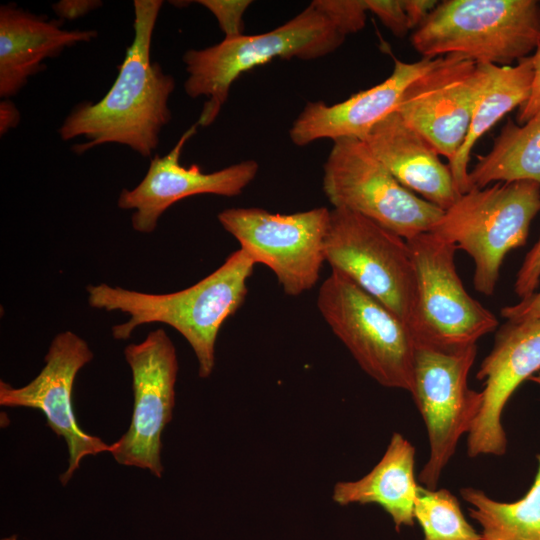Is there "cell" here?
Masks as SVG:
<instances>
[{
    "mask_svg": "<svg viewBox=\"0 0 540 540\" xmlns=\"http://www.w3.org/2000/svg\"><path fill=\"white\" fill-rule=\"evenodd\" d=\"M414 519L423 540H482L464 516L458 498L445 488L428 489L419 484Z\"/></svg>",
    "mask_w": 540,
    "mask_h": 540,
    "instance_id": "cb8c5ba5",
    "label": "cell"
},
{
    "mask_svg": "<svg viewBox=\"0 0 540 540\" xmlns=\"http://www.w3.org/2000/svg\"><path fill=\"white\" fill-rule=\"evenodd\" d=\"M507 321H524L540 319V291L534 292L527 298L520 299L516 304L505 306L500 311Z\"/></svg>",
    "mask_w": 540,
    "mask_h": 540,
    "instance_id": "f546056e",
    "label": "cell"
},
{
    "mask_svg": "<svg viewBox=\"0 0 540 540\" xmlns=\"http://www.w3.org/2000/svg\"><path fill=\"white\" fill-rule=\"evenodd\" d=\"M477 69L479 84L467 135L448 162L460 194L471 189L468 165L474 145L504 115L527 101L533 80L531 56L515 66L477 63Z\"/></svg>",
    "mask_w": 540,
    "mask_h": 540,
    "instance_id": "44dd1931",
    "label": "cell"
},
{
    "mask_svg": "<svg viewBox=\"0 0 540 540\" xmlns=\"http://www.w3.org/2000/svg\"><path fill=\"white\" fill-rule=\"evenodd\" d=\"M61 20H48L14 4L0 7V96L17 94L42 70V62L65 48L89 42L94 30H64Z\"/></svg>",
    "mask_w": 540,
    "mask_h": 540,
    "instance_id": "d6986e66",
    "label": "cell"
},
{
    "mask_svg": "<svg viewBox=\"0 0 540 540\" xmlns=\"http://www.w3.org/2000/svg\"><path fill=\"white\" fill-rule=\"evenodd\" d=\"M102 5L99 0H61L52 5L59 20H75Z\"/></svg>",
    "mask_w": 540,
    "mask_h": 540,
    "instance_id": "4dcf8cb0",
    "label": "cell"
},
{
    "mask_svg": "<svg viewBox=\"0 0 540 540\" xmlns=\"http://www.w3.org/2000/svg\"><path fill=\"white\" fill-rule=\"evenodd\" d=\"M324 255L331 270L348 277L411 331L416 272L406 239L364 216L333 208Z\"/></svg>",
    "mask_w": 540,
    "mask_h": 540,
    "instance_id": "52a82bcc",
    "label": "cell"
},
{
    "mask_svg": "<svg viewBox=\"0 0 540 540\" xmlns=\"http://www.w3.org/2000/svg\"><path fill=\"white\" fill-rule=\"evenodd\" d=\"M416 272L411 332L415 342L460 349L497 329L499 321L466 291L455 264L457 247L432 232L407 240Z\"/></svg>",
    "mask_w": 540,
    "mask_h": 540,
    "instance_id": "30bf717a",
    "label": "cell"
},
{
    "mask_svg": "<svg viewBox=\"0 0 540 540\" xmlns=\"http://www.w3.org/2000/svg\"><path fill=\"white\" fill-rule=\"evenodd\" d=\"M311 3L344 36L365 26L368 12L365 0H315Z\"/></svg>",
    "mask_w": 540,
    "mask_h": 540,
    "instance_id": "d4e9b609",
    "label": "cell"
},
{
    "mask_svg": "<svg viewBox=\"0 0 540 540\" xmlns=\"http://www.w3.org/2000/svg\"><path fill=\"white\" fill-rule=\"evenodd\" d=\"M540 211L534 181L496 182L461 194L430 232L464 250L474 261L476 291L494 293L506 255L523 246Z\"/></svg>",
    "mask_w": 540,
    "mask_h": 540,
    "instance_id": "5b68a950",
    "label": "cell"
},
{
    "mask_svg": "<svg viewBox=\"0 0 540 540\" xmlns=\"http://www.w3.org/2000/svg\"><path fill=\"white\" fill-rule=\"evenodd\" d=\"M255 265L239 248L215 271L183 290L151 294L105 283L90 284L86 287L88 303L94 309L128 314L126 322L112 327L116 340L129 339L145 324L162 323L174 328L191 346L199 377L207 378L215 367L218 333L244 303Z\"/></svg>",
    "mask_w": 540,
    "mask_h": 540,
    "instance_id": "7a4b0ae2",
    "label": "cell"
},
{
    "mask_svg": "<svg viewBox=\"0 0 540 540\" xmlns=\"http://www.w3.org/2000/svg\"><path fill=\"white\" fill-rule=\"evenodd\" d=\"M477 346L441 349L416 342L412 398L427 429L429 457L418 475L421 486L438 488L458 442L475 423L483 393L469 387Z\"/></svg>",
    "mask_w": 540,
    "mask_h": 540,
    "instance_id": "9c48e42d",
    "label": "cell"
},
{
    "mask_svg": "<svg viewBox=\"0 0 540 540\" xmlns=\"http://www.w3.org/2000/svg\"><path fill=\"white\" fill-rule=\"evenodd\" d=\"M403 4L408 17L410 29H416L437 6L438 1L403 0Z\"/></svg>",
    "mask_w": 540,
    "mask_h": 540,
    "instance_id": "1f68e13d",
    "label": "cell"
},
{
    "mask_svg": "<svg viewBox=\"0 0 540 540\" xmlns=\"http://www.w3.org/2000/svg\"><path fill=\"white\" fill-rule=\"evenodd\" d=\"M411 44L423 58L457 54L507 66L540 45V2L445 0L415 29Z\"/></svg>",
    "mask_w": 540,
    "mask_h": 540,
    "instance_id": "277c9868",
    "label": "cell"
},
{
    "mask_svg": "<svg viewBox=\"0 0 540 540\" xmlns=\"http://www.w3.org/2000/svg\"><path fill=\"white\" fill-rule=\"evenodd\" d=\"M93 359L87 342L72 331L58 333L44 357L45 365L28 384L15 388L0 381V405L40 410L46 424L68 449V467L59 480L65 486L87 456L110 452L112 444L83 431L76 420L72 404L75 378Z\"/></svg>",
    "mask_w": 540,
    "mask_h": 540,
    "instance_id": "4fadbf2b",
    "label": "cell"
},
{
    "mask_svg": "<svg viewBox=\"0 0 540 540\" xmlns=\"http://www.w3.org/2000/svg\"><path fill=\"white\" fill-rule=\"evenodd\" d=\"M368 11L376 15L396 37H404L410 29L403 0H365Z\"/></svg>",
    "mask_w": 540,
    "mask_h": 540,
    "instance_id": "4316f807",
    "label": "cell"
},
{
    "mask_svg": "<svg viewBox=\"0 0 540 540\" xmlns=\"http://www.w3.org/2000/svg\"><path fill=\"white\" fill-rule=\"evenodd\" d=\"M533 62V80L527 101L520 107L517 120L519 124L527 122L540 111V45L531 55Z\"/></svg>",
    "mask_w": 540,
    "mask_h": 540,
    "instance_id": "f1b7e54d",
    "label": "cell"
},
{
    "mask_svg": "<svg viewBox=\"0 0 540 540\" xmlns=\"http://www.w3.org/2000/svg\"><path fill=\"white\" fill-rule=\"evenodd\" d=\"M530 380L540 384V374ZM533 483L517 501L501 502L483 490L463 487L460 495L481 527L482 540H540V454Z\"/></svg>",
    "mask_w": 540,
    "mask_h": 540,
    "instance_id": "603a6c76",
    "label": "cell"
},
{
    "mask_svg": "<svg viewBox=\"0 0 540 540\" xmlns=\"http://www.w3.org/2000/svg\"><path fill=\"white\" fill-rule=\"evenodd\" d=\"M317 307L367 375L384 387L412 393L416 342L395 314L335 270L319 288Z\"/></svg>",
    "mask_w": 540,
    "mask_h": 540,
    "instance_id": "8992f818",
    "label": "cell"
},
{
    "mask_svg": "<svg viewBox=\"0 0 540 540\" xmlns=\"http://www.w3.org/2000/svg\"><path fill=\"white\" fill-rule=\"evenodd\" d=\"M216 18L225 38L243 35V15L252 3L249 0H198Z\"/></svg>",
    "mask_w": 540,
    "mask_h": 540,
    "instance_id": "484cf974",
    "label": "cell"
},
{
    "mask_svg": "<svg viewBox=\"0 0 540 540\" xmlns=\"http://www.w3.org/2000/svg\"><path fill=\"white\" fill-rule=\"evenodd\" d=\"M519 180L540 185V111L523 124L508 120L490 151L477 156L469 171L471 188Z\"/></svg>",
    "mask_w": 540,
    "mask_h": 540,
    "instance_id": "7402d4cb",
    "label": "cell"
},
{
    "mask_svg": "<svg viewBox=\"0 0 540 540\" xmlns=\"http://www.w3.org/2000/svg\"><path fill=\"white\" fill-rule=\"evenodd\" d=\"M334 25L310 3L275 29L256 35L224 38L204 49L183 55L184 82L191 98L205 96L198 126H209L226 102L233 82L244 72L274 59L314 60L337 50L344 42Z\"/></svg>",
    "mask_w": 540,
    "mask_h": 540,
    "instance_id": "3957f363",
    "label": "cell"
},
{
    "mask_svg": "<svg viewBox=\"0 0 540 540\" xmlns=\"http://www.w3.org/2000/svg\"><path fill=\"white\" fill-rule=\"evenodd\" d=\"M124 356L132 373L133 410L128 430L112 443L110 453L120 465L146 469L161 478V436L175 406L176 349L158 328L142 342L127 345Z\"/></svg>",
    "mask_w": 540,
    "mask_h": 540,
    "instance_id": "7c38bea8",
    "label": "cell"
},
{
    "mask_svg": "<svg viewBox=\"0 0 540 540\" xmlns=\"http://www.w3.org/2000/svg\"><path fill=\"white\" fill-rule=\"evenodd\" d=\"M437 59L422 57L413 63L395 59L390 76L369 89L333 105L323 101L307 102L289 130L291 141L305 146L324 138L364 140L378 122L396 110L408 85L430 69Z\"/></svg>",
    "mask_w": 540,
    "mask_h": 540,
    "instance_id": "e0dca14e",
    "label": "cell"
},
{
    "mask_svg": "<svg viewBox=\"0 0 540 540\" xmlns=\"http://www.w3.org/2000/svg\"><path fill=\"white\" fill-rule=\"evenodd\" d=\"M478 84L476 62L457 54L438 57L408 85L395 111L449 162L467 135Z\"/></svg>",
    "mask_w": 540,
    "mask_h": 540,
    "instance_id": "5bb4252c",
    "label": "cell"
},
{
    "mask_svg": "<svg viewBox=\"0 0 540 540\" xmlns=\"http://www.w3.org/2000/svg\"><path fill=\"white\" fill-rule=\"evenodd\" d=\"M539 369L540 319L507 321L496 331L493 347L476 373L484 381L483 404L467 434L470 458L506 453L503 411L515 390Z\"/></svg>",
    "mask_w": 540,
    "mask_h": 540,
    "instance_id": "9a60e30c",
    "label": "cell"
},
{
    "mask_svg": "<svg viewBox=\"0 0 540 540\" xmlns=\"http://www.w3.org/2000/svg\"><path fill=\"white\" fill-rule=\"evenodd\" d=\"M1 540H19V539L17 535H10V536L2 538Z\"/></svg>",
    "mask_w": 540,
    "mask_h": 540,
    "instance_id": "836d02e7",
    "label": "cell"
},
{
    "mask_svg": "<svg viewBox=\"0 0 540 540\" xmlns=\"http://www.w3.org/2000/svg\"><path fill=\"white\" fill-rule=\"evenodd\" d=\"M218 221L256 264L272 270L285 294L298 296L316 285L325 262L328 208L291 214L228 208L218 214Z\"/></svg>",
    "mask_w": 540,
    "mask_h": 540,
    "instance_id": "8fae6325",
    "label": "cell"
},
{
    "mask_svg": "<svg viewBox=\"0 0 540 540\" xmlns=\"http://www.w3.org/2000/svg\"><path fill=\"white\" fill-rule=\"evenodd\" d=\"M197 128V123H194L166 155H155L136 187L122 189L117 204L121 209L135 211L131 217L135 231L153 232L160 216L182 199L200 194L235 197L256 177L259 165L254 160H245L210 173L201 171L196 164L184 167L180 156Z\"/></svg>",
    "mask_w": 540,
    "mask_h": 540,
    "instance_id": "2e32d148",
    "label": "cell"
},
{
    "mask_svg": "<svg viewBox=\"0 0 540 540\" xmlns=\"http://www.w3.org/2000/svg\"><path fill=\"white\" fill-rule=\"evenodd\" d=\"M540 282V237L526 254L514 283V291L520 299L536 292Z\"/></svg>",
    "mask_w": 540,
    "mask_h": 540,
    "instance_id": "83f0119b",
    "label": "cell"
},
{
    "mask_svg": "<svg viewBox=\"0 0 540 540\" xmlns=\"http://www.w3.org/2000/svg\"><path fill=\"white\" fill-rule=\"evenodd\" d=\"M161 0H134V37L118 76L98 102L75 107L59 128L62 140L83 137L72 150L82 154L103 144L126 145L143 157L158 147L159 134L171 119L168 100L174 77L151 62V42Z\"/></svg>",
    "mask_w": 540,
    "mask_h": 540,
    "instance_id": "6da1fadb",
    "label": "cell"
},
{
    "mask_svg": "<svg viewBox=\"0 0 540 540\" xmlns=\"http://www.w3.org/2000/svg\"><path fill=\"white\" fill-rule=\"evenodd\" d=\"M20 122V112L15 104L4 98L0 102V134H6L10 129L15 128Z\"/></svg>",
    "mask_w": 540,
    "mask_h": 540,
    "instance_id": "d6a6232c",
    "label": "cell"
},
{
    "mask_svg": "<svg viewBox=\"0 0 540 540\" xmlns=\"http://www.w3.org/2000/svg\"><path fill=\"white\" fill-rule=\"evenodd\" d=\"M323 191L333 208L364 216L406 240L430 232L444 211L404 187L356 138L333 141Z\"/></svg>",
    "mask_w": 540,
    "mask_h": 540,
    "instance_id": "ba28073f",
    "label": "cell"
},
{
    "mask_svg": "<svg viewBox=\"0 0 540 540\" xmlns=\"http://www.w3.org/2000/svg\"><path fill=\"white\" fill-rule=\"evenodd\" d=\"M415 453L411 442L394 432L382 458L370 472L357 480L337 482L332 500L340 506L375 504L390 516L397 532L413 527L419 487Z\"/></svg>",
    "mask_w": 540,
    "mask_h": 540,
    "instance_id": "ffe728a7",
    "label": "cell"
},
{
    "mask_svg": "<svg viewBox=\"0 0 540 540\" xmlns=\"http://www.w3.org/2000/svg\"><path fill=\"white\" fill-rule=\"evenodd\" d=\"M363 141L404 187L442 210L461 195L449 165L396 111L378 122Z\"/></svg>",
    "mask_w": 540,
    "mask_h": 540,
    "instance_id": "ac0fdd59",
    "label": "cell"
}]
</instances>
